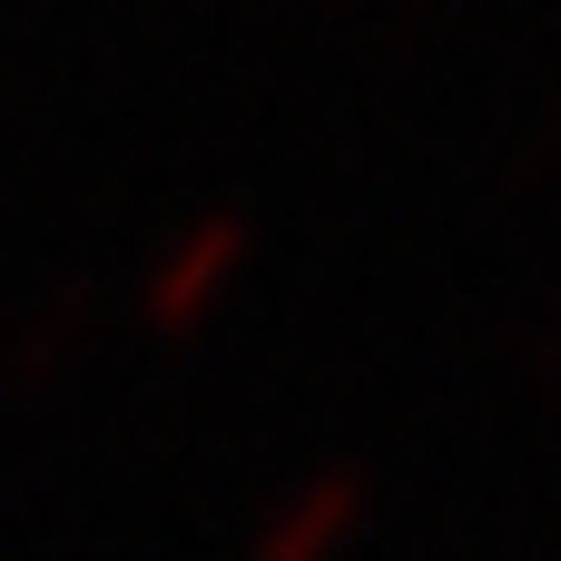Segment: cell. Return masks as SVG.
<instances>
[{
	"label": "cell",
	"mask_w": 561,
	"mask_h": 561,
	"mask_svg": "<svg viewBox=\"0 0 561 561\" xmlns=\"http://www.w3.org/2000/svg\"><path fill=\"white\" fill-rule=\"evenodd\" d=\"M247 217H197V227H178L168 237V256L148 266V286H138V316H148V335H197L217 306H227V286H237V266H247Z\"/></svg>",
	"instance_id": "1"
},
{
	"label": "cell",
	"mask_w": 561,
	"mask_h": 561,
	"mask_svg": "<svg viewBox=\"0 0 561 561\" xmlns=\"http://www.w3.org/2000/svg\"><path fill=\"white\" fill-rule=\"evenodd\" d=\"M355 523H365V473H316V483H296L276 513H266V533H256V561H335L355 542Z\"/></svg>",
	"instance_id": "2"
}]
</instances>
